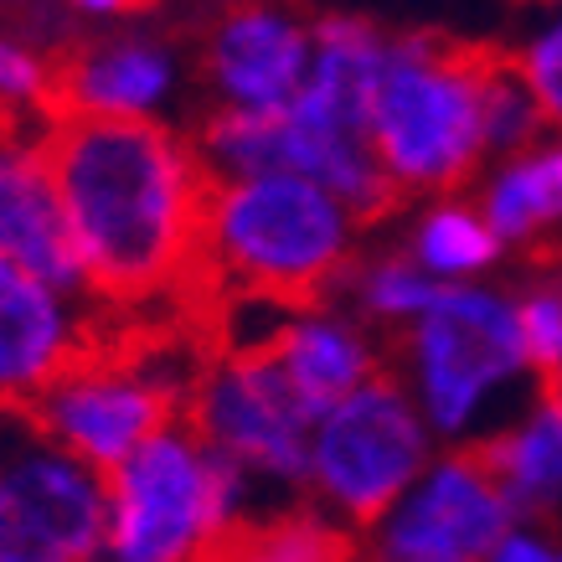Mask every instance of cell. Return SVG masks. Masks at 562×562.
Wrapping results in <instances>:
<instances>
[{"label": "cell", "instance_id": "5bb4252c", "mask_svg": "<svg viewBox=\"0 0 562 562\" xmlns=\"http://www.w3.org/2000/svg\"><path fill=\"white\" fill-rule=\"evenodd\" d=\"M63 315L47 294V279H36L21 258L0 248V387H36L63 351Z\"/></svg>", "mask_w": 562, "mask_h": 562}, {"label": "cell", "instance_id": "4fadbf2b", "mask_svg": "<svg viewBox=\"0 0 562 562\" xmlns=\"http://www.w3.org/2000/svg\"><path fill=\"white\" fill-rule=\"evenodd\" d=\"M460 454L506 495V506L516 516L552 521L562 501V413L552 403L531 424L512 428V434L460 443Z\"/></svg>", "mask_w": 562, "mask_h": 562}, {"label": "cell", "instance_id": "e0dca14e", "mask_svg": "<svg viewBox=\"0 0 562 562\" xmlns=\"http://www.w3.org/2000/svg\"><path fill=\"white\" fill-rule=\"evenodd\" d=\"M485 212L501 238H527L542 222L562 217V150L512 166L485 196Z\"/></svg>", "mask_w": 562, "mask_h": 562}, {"label": "cell", "instance_id": "ba28073f", "mask_svg": "<svg viewBox=\"0 0 562 562\" xmlns=\"http://www.w3.org/2000/svg\"><path fill=\"white\" fill-rule=\"evenodd\" d=\"M413 357L424 372L428 413L449 434L464 428L475 397L491 382L527 367V341L516 315L495 294L449 290V300L424 310V325L413 330Z\"/></svg>", "mask_w": 562, "mask_h": 562}, {"label": "cell", "instance_id": "7a4b0ae2", "mask_svg": "<svg viewBox=\"0 0 562 562\" xmlns=\"http://www.w3.org/2000/svg\"><path fill=\"white\" fill-rule=\"evenodd\" d=\"M485 42L449 32L392 36L372 88V145L408 196L464 191L485 166Z\"/></svg>", "mask_w": 562, "mask_h": 562}, {"label": "cell", "instance_id": "8992f818", "mask_svg": "<svg viewBox=\"0 0 562 562\" xmlns=\"http://www.w3.org/2000/svg\"><path fill=\"white\" fill-rule=\"evenodd\" d=\"M26 397L72 449H83L103 470H120L145 439L176 428V418L187 408L181 387L135 372V367H120V361L93 357L72 336L63 341L47 376L36 387H26Z\"/></svg>", "mask_w": 562, "mask_h": 562}, {"label": "cell", "instance_id": "ac0fdd59", "mask_svg": "<svg viewBox=\"0 0 562 562\" xmlns=\"http://www.w3.org/2000/svg\"><path fill=\"white\" fill-rule=\"evenodd\" d=\"M495 248H501V233L485 227V222H480L475 212H464V206L434 212V217L424 222V233H418V258L439 273L480 269V263L495 258Z\"/></svg>", "mask_w": 562, "mask_h": 562}, {"label": "cell", "instance_id": "ffe728a7", "mask_svg": "<svg viewBox=\"0 0 562 562\" xmlns=\"http://www.w3.org/2000/svg\"><path fill=\"white\" fill-rule=\"evenodd\" d=\"M516 325H521L531 367L537 372L558 367L562 361V300L558 294H531L527 305H521V315H516Z\"/></svg>", "mask_w": 562, "mask_h": 562}, {"label": "cell", "instance_id": "9c48e42d", "mask_svg": "<svg viewBox=\"0 0 562 562\" xmlns=\"http://www.w3.org/2000/svg\"><path fill=\"white\" fill-rule=\"evenodd\" d=\"M315 21H300L290 0H217L196 16V78L238 103H290L305 83Z\"/></svg>", "mask_w": 562, "mask_h": 562}, {"label": "cell", "instance_id": "44dd1931", "mask_svg": "<svg viewBox=\"0 0 562 562\" xmlns=\"http://www.w3.org/2000/svg\"><path fill=\"white\" fill-rule=\"evenodd\" d=\"M527 78L537 88V103H542V120L562 124V26L547 32L537 47L527 52Z\"/></svg>", "mask_w": 562, "mask_h": 562}, {"label": "cell", "instance_id": "603a6c76", "mask_svg": "<svg viewBox=\"0 0 562 562\" xmlns=\"http://www.w3.org/2000/svg\"><path fill=\"white\" fill-rule=\"evenodd\" d=\"M542 397H547V403H552V408L562 413V361H558V367H547V372H542Z\"/></svg>", "mask_w": 562, "mask_h": 562}, {"label": "cell", "instance_id": "52a82bcc", "mask_svg": "<svg viewBox=\"0 0 562 562\" xmlns=\"http://www.w3.org/2000/svg\"><path fill=\"white\" fill-rule=\"evenodd\" d=\"M206 464L202 443L176 424V434H155L114 470V516L109 552L130 562L196 558L206 527Z\"/></svg>", "mask_w": 562, "mask_h": 562}, {"label": "cell", "instance_id": "277c9868", "mask_svg": "<svg viewBox=\"0 0 562 562\" xmlns=\"http://www.w3.org/2000/svg\"><path fill=\"white\" fill-rule=\"evenodd\" d=\"M114 470L72 449L16 387H0V562H78L109 547Z\"/></svg>", "mask_w": 562, "mask_h": 562}, {"label": "cell", "instance_id": "30bf717a", "mask_svg": "<svg viewBox=\"0 0 562 562\" xmlns=\"http://www.w3.org/2000/svg\"><path fill=\"white\" fill-rule=\"evenodd\" d=\"M516 512L506 495L449 449L424 491L397 512V521L382 537V558L408 562H460V558H491L495 547L512 537Z\"/></svg>", "mask_w": 562, "mask_h": 562}, {"label": "cell", "instance_id": "cb8c5ba5", "mask_svg": "<svg viewBox=\"0 0 562 562\" xmlns=\"http://www.w3.org/2000/svg\"><path fill=\"white\" fill-rule=\"evenodd\" d=\"M72 5H83V11H103V16H109V11H120L124 16V0H72Z\"/></svg>", "mask_w": 562, "mask_h": 562}, {"label": "cell", "instance_id": "6da1fadb", "mask_svg": "<svg viewBox=\"0 0 562 562\" xmlns=\"http://www.w3.org/2000/svg\"><path fill=\"white\" fill-rule=\"evenodd\" d=\"M47 160L99 305H171L212 330L222 273L212 217L227 176L196 139L139 120L135 109H93L52 120L36 145Z\"/></svg>", "mask_w": 562, "mask_h": 562}, {"label": "cell", "instance_id": "2e32d148", "mask_svg": "<svg viewBox=\"0 0 562 562\" xmlns=\"http://www.w3.org/2000/svg\"><path fill=\"white\" fill-rule=\"evenodd\" d=\"M480 120H485V160L527 150L542 130V103L527 78V57L485 42L480 57Z\"/></svg>", "mask_w": 562, "mask_h": 562}, {"label": "cell", "instance_id": "7402d4cb", "mask_svg": "<svg viewBox=\"0 0 562 562\" xmlns=\"http://www.w3.org/2000/svg\"><path fill=\"white\" fill-rule=\"evenodd\" d=\"M36 83H42V57L0 42V93L11 99H36Z\"/></svg>", "mask_w": 562, "mask_h": 562}, {"label": "cell", "instance_id": "7c38bea8", "mask_svg": "<svg viewBox=\"0 0 562 562\" xmlns=\"http://www.w3.org/2000/svg\"><path fill=\"white\" fill-rule=\"evenodd\" d=\"M0 248L21 258L36 279H47V290L83 284V258L57 181L42 150H21L16 139H0Z\"/></svg>", "mask_w": 562, "mask_h": 562}, {"label": "cell", "instance_id": "9a60e30c", "mask_svg": "<svg viewBox=\"0 0 562 562\" xmlns=\"http://www.w3.org/2000/svg\"><path fill=\"white\" fill-rule=\"evenodd\" d=\"M279 351H284V367H290L294 387L305 392V403L321 413H330L351 387H361L367 376L376 372L372 351L351 325L341 321H300L279 330Z\"/></svg>", "mask_w": 562, "mask_h": 562}, {"label": "cell", "instance_id": "d6986e66", "mask_svg": "<svg viewBox=\"0 0 562 562\" xmlns=\"http://www.w3.org/2000/svg\"><path fill=\"white\" fill-rule=\"evenodd\" d=\"M361 294L376 315H418V310H434L439 300H449V290L428 284L424 273H413V263H376Z\"/></svg>", "mask_w": 562, "mask_h": 562}, {"label": "cell", "instance_id": "5b68a950", "mask_svg": "<svg viewBox=\"0 0 562 562\" xmlns=\"http://www.w3.org/2000/svg\"><path fill=\"white\" fill-rule=\"evenodd\" d=\"M424 454V424L408 408L397 376L372 372L325 418L310 454V491L315 501L336 506L357 537H367L418 480Z\"/></svg>", "mask_w": 562, "mask_h": 562}, {"label": "cell", "instance_id": "3957f363", "mask_svg": "<svg viewBox=\"0 0 562 562\" xmlns=\"http://www.w3.org/2000/svg\"><path fill=\"white\" fill-rule=\"evenodd\" d=\"M212 258L222 294H269L315 315L346 273V217L294 171H263L243 187L227 181L212 217Z\"/></svg>", "mask_w": 562, "mask_h": 562}, {"label": "cell", "instance_id": "8fae6325", "mask_svg": "<svg viewBox=\"0 0 562 562\" xmlns=\"http://www.w3.org/2000/svg\"><path fill=\"white\" fill-rule=\"evenodd\" d=\"M171 83L166 52L150 42H88L68 36L63 47L42 57L36 109L47 120L63 114H93V109H145Z\"/></svg>", "mask_w": 562, "mask_h": 562}]
</instances>
